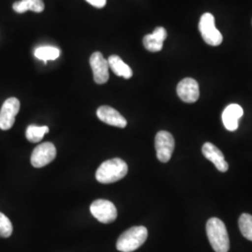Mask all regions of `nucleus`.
Here are the masks:
<instances>
[{
	"instance_id": "f257e3e1",
	"label": "nucleus",
	"mask_w": 252,
	"mask_h": 252,
	"mask_svg": "<svg viewBox=\"0 0 252 252\" xmlns=\"http://www.w3.org/2000/svg\"><path fill=\"white\" fill-rule=\"evenodd\" d=\"M127 172V163L120 158H113L101 163L95 173V178L100 183L109 184L124 179Z\"/></svg>"
},
{
	"instance_id": "f03ea898",
	"label": "nucleus",
	"mask_w": 252,
	"mask_h": 252,
	"mask_svg": "<svg viewBox=\"0 0 252 252\" xmlns=\"http://www.w3.org/2000/svg\"><path fill=\"white\" fill-rule=\"evenodd\" d=\"M207 234L212 249L215 252H228L230 240L225 224L218 218H211L207 220Z\"/></svg>"
},
{
	"instance_id": "7ed1b4c3",
	"label": "nucleus",
	"mask_w": 252,
	"mask_h": 252,
	"mask_svg": "<svg viewBox=\"0 0 252 252\" xmlns=\"http://www.w3.org/2000/svg\"><path fill=\"white\" fill-rule=\"evenodd\" d=\"M148 237V230L144 226H135L121 234L118 239V251L122 252H135L140 248Z\"/></svg>"
},
{
	"instance_id": "20e7f679",
	"label": "nucleus",
	"mask_w": 252,
	"mask_h": 252,
	"mask_svg": "<svg viewBox=\"0 0 252 252\" xmlns=\"http://www.w3.org/2000/svg\"><path fill=\"white\" fill-rule=\"evenodd\" d=\"M199 31L203 39L208 45L219 46L223 40L222 35L215 26L214 16L209 12L204 13L200 19Z\"/></svg>"
},
{
	"instance_id": "39448f33",
	"label": "nucleus",
	"mask_w": 252,
	"mask_h": 252,
	"mask_svg": "<svg viewBox=\"0 0 252 252\" xmlns=\"http://www.w3.org/2000/svg\"><path fill=\"white\" fill-rule=\"evenodd\" d=\"M91 213L98 221L108 224L113 222L117 218V209L113 203L108 200L98 199L92 203Z\"/></svg>"
},
{
	"instance_id": "423d86ee",
	"label": "nucleus",
	"mask_w": 252,
	"mask_h": 252,
	"mask_svg": "<svg viewBox=\"0 0 252 252\" xmlns=\"http://www.w3.org/2000/svg\"><path fill=\"white\" fill-rule=\"evenodd\" d=\"M155 149L160 162H167L171 159L175 149L173 135L166 131H160L155 136Z\"/></svg>"
},
{
	"instance_id": "0eeeda50",
	"label": "nucleus",
	"mask_w": 252,
	"mask_h": 252,
	"mask_svg": "<svg viewBox=\"0 0 252 252\" xmlns=\"http://www.w3.org/2000/svg\"><path fill=\"white\" fill-rule=\"evenodd\" d=\"M56 157V149L51 142L36 146L31 155V163L34 167L40 168L53 162Z\"/></svg>"
},
{
	"instance_id": "6e6552de",
	"label": "nucleus",
	"mask_w": 252,
	"mask_h": 252,
	"mask_svg": "<svg viewBox=\"0 0 252 252\" xmlns=\"http://www.w3.org/2000/svg\"><path fill=\"white\" fill-rule=\"evenodd\" d=\"M20 110V101L15 97L6 100L0 109V129L9 130L14 123Z\"/></svg>"
},
{
	"instance_id": "1a4fd4ad",
	"label": "nucleus",
	"mask_w": 252,
	"mask_h": 252,
	"mask_svg": "<svg viewBox=\"0 0 252 252\" xmlns=\"http://www.w3.org/2000/svg\"><path fill=\"white\" fill-rule=\"evenodd\" d=\"M90 65L94 73V80L97 84H104L109 79L108 62L103 54L95 52L91 55Z\"/></svg>"
},
{
	"instance_id": "9d476101",
	"label": "nucleus",
	"mask_w": 252,
	"mask_h": 252,
	"mask_svg": "<svg viewBox=\"0 0 252 252\" xmlns=\"http://www.w3.org/2000/svg\"><path fill=\"white\" fill-rule=\"evenodd\" d=\"M177 94L185 103H194L199 98L200 91L197 81L191 78L183 79L178 84Z\"/></svg>"
},
{
	"instance_id": "9b49d317",
	"label": "nucleus",
	"mask_w": 252,
	"mask_h": 252,
	"mask_svg": "<svg viewBox=\"0 0 252 252\" xmlns=\"http://www.w3.org/2000/svg\"><path fill=\"white\" fill-rule=\"evenodd\" d=\"M97 117L101 122L108 126H116L119 128H125L127 126L126 118L121 115V113L111 107L102 106L96 111Z\"/></svg>"
},
{
	"instance_id": "f8f14e48",
	"label": "nucleus",
	"mask_w": 252,
	"mask_h": 252,
	"mask_svg": "<svg viewBox=\"0 0 252 252\" xmlns=\"http://www.w3.org/2000/svg\"><path fill=\"white\" fill-rule=\"evenodd\" d=\"M202 153L204 156L213 162L219 171L226 172L229 168V165L224 159V155L217 148L215 145L207 142L202 147Z\"/></svg>"
},
{
	"instance_id": "ddd939ff",
	"label": "nucleus",
	"mask_w": 252,
	"mask_h": 252,
	"mask_svg": "<svg viewBox=\"0 0 252 252\" xmlns=\"http://www.w3.org/2000/svg\"><path fill=\"white\" fill-rule=\"evenodd\" d=\"M167 36V32L163 27H157L152 34L147 35L143 38L144 47L152 53L160 52L163 46V41Z\"/></svg>"
},
{
	"instance_id": "4468645a",
	"label": "nucleus",
	"mask_w": 252,
	"mask_h": 252,
	"mask_svg": "<svg viewBox=\"0 0 252 252\" xmlns=\"http://www.w3.org/2000/svg\"><path fill=\"white\" fill-rule=\"evenodd\" d=\"M243 108L237 104H231L222 113V123L228 131H235L238 128V121L243 116Z\"/></svg>"
},
{
	"instance_id": "2eb2a0df",
	"label": "nucleus",
	"mask_w": 252,
	"mask_h": 252,
	"mask_svg": "<svg viewBox=\"0 0 252 252\" xmlns=\"http://www.w3.org/2000/svg\"><path fill=\"white\" fill-rule=\"evenodd\" d=\"M108 62L111 70L119 77L130 79L133 76V71L131 67L127 63H125L118 55L109 56Z\"/></svg>"
},
{
	"instance_id": "dca6fc26",
	"label": "nucleus",
	"mask_w": 252,
	"mask_h": 252,
	"mask_svg": "<svg viewBox=\"0 0 252 252\" xmlns=\"http://www.w3.org/2000/svg\"><path fill=\"white\" fill-rule=\"evenodd\" d=\"M34 54L37 59L44 61V63H46L49 60L57 59L60 55V51H59V49H57L55 47L43 46V47H39L36 49Z\"/></svg>"
},
{
	"instance_id": "f3484780",
	"label": "nucleus",
	"mask_w": 252,
	"mask_h": 252,
	"mask_svg": "<svg viewBox=\"0 0 252 252\" xmlns=\"http://www.w3.org/2000/svg\"><path fill=\"white\" fill-rule=\"evenodd\" d=\"M48 132H49L48 126H36L32 125L27 127L26 136L28 141L32 143H36L41 141Z\"/></svg>"
},
{
	"instance_id": "a211bd4d",
	"label": "nucleus",
	"mask_w": 252,
	"mask_h": 252,
	"mask_svg": "<svg viewBox=\"0 0 252 252\" xmlns=\"http://www.w3.org/2000/svg\"><path fill=\"white\" fill-rule=\"evenodd\" d=\"M238 225L240 232L245 238L248 240L252 241V216L251 214L244 213L242 214L239 220H238Z\"/></svg>"
},
{
	"instance_id": "6ab92c4d",
	"label": "nucleus",
	"mask_w": 252,
	"mask_h": 252,
	"mask_svg": "<svg viewBox=\"0 0 252 252\" xmlns=\"http://www.w3.org/2000/svg\"><path fill=\"white\" fill-rule=\"evenodd\" d=\"M12 224L9 218L0 212V236L1 237H9L12 234Z\"/></svg>"
},
{
	"instance_id": "aec40b11",
	"label": "nucleus",
	"mask_w": 252,
	"mask_h": 252,
	"mask_svg": "<svg viewBox=\"0 0 252 252\" xmlns=\"http://www.w3.org/2000/svg\"><path fill=\"white\" fill-rule=\"evenodd\" d=\"M27 4L28 10H32L36 13H39L44 10V3L42 0H23Z\"/></svg>"
},
{
	"instance_id": "412c9836",
	"label": "nucleus",
	"mask_w": 252,
	"mask_h": 252,
	"mask_svg": "<svg viewBox=\"0 0 252 252\" xmlns=\"http://www.w3.org/2000/svg\"><path fill=\"white\" fill-rule=\"evenodd\" d=\"M12 8H13V9H14L16 12H18V13H24V12H26V11L28 10L26 2L23 1V0L15 2V3L13 4Z\"/></svg>"
},
{
	"instance_id": "4be33fe9",
	"label": "nucleus",
	"mask_w": 252,
	"mask_h": 252,
	"mask_svg": "<svg viewBox=\"0 0 252 252\" xmlns=\"http://www.w3.org/2000/svg\"><path fill=\"white\" fill-rule=\"evenodd\" d=\"M86 1L92 6H94L95 8H99V9L105 7V5L107 3V0H86Z\"/></svg>"
}]
</instances>
